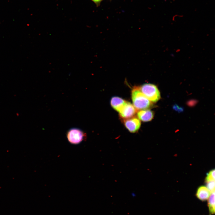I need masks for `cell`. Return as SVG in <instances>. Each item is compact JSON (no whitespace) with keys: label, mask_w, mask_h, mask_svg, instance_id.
<instances>
[{"label":"cell","mask_w":215,"mask_h":215,"mask_svg":"<svg viewBox=\"0 0 215 215\" xmlns=\"http://www.w3.org/2000/svg\"><path fill=\"white\" fill-rule=\"evenodd\" d=\"M139 87L141 92L150 102H156L160 99V93L155 85L147 83Z\"/></svg>","instance_id":"obj_2"},{"label":"cell","mask_w":215,"mask_h":215,"mask_svg":"<svg viewBox=\"0 0 215 215\" xmlns=\"http://www.w3.org/2000/svg\"><path fill=\"white\" fill-rule=\"evenodd\" d=\"M126 102L120 97L114 96L111 99L110 104L112 107L115 110L119 112Z\"/></svg>","instance_id":"obj_8"},{"label":"cell","mask_w":215,"mask_h":215,"mask_svg":"<svg viewBox=\"0 0 215 215\" xmlns=\"http://www.w3.org/2000/svg\"><path fill=\"white\" fill-rule=\"evenodd\" d=\"M137 111V110L133 105L126 101L119 113L120 116L125 119L134 117Z\"/></svg>","instance_id":"obj_4"},{"label":"cell","mask_w":215,"mask_h":215,"mask_svg":"<svg viewBox=\"0 0 215 215\" xmlns=\"http://www.w3.org/2000/svg\"><path fill=\"white\" fill-rule=\"evenodd\" d=\"M208 199V205L209 212L211 215L215 213V191L211 193Z\"/></svg>","instance_id":"obj_9"},{"label":"cell","mask_w":215,"mask_h":215,"mask_svg":"<svg viewBox=\"0 0 215 215\" xmlns=\"http://www.w3.org/2000/svg\"><path fill=\"white\" fill-rule=\"evenodd\" d=\"M137 116L139 119L144 122L151 121L153 118V112L149 110H140L137 113Z\"/></svg>","instance_id":"obj_7"},{"label":"cell","mask_w":215,"mask_h":215,"mask_svg":"<svg viewBox=\"0 0 215 215\" xmlns=\"http://www.w3.org/2000/svg\"><path fill=\"white\" fill-rule=\"evenodd\" d=\"M131 98L133 106L137 110L148 109L152 106L151 102L142 94L139 87L133 88Z\"/></svg>","instance_id":"obj_1"},{"label":"cell","mask_w":215,"mask_h":215,"mask_svg":"<svg viewBox=\"0 0 215 215\" xmlns=\"http://www.w3.org/2000/svg\"><path fill=\"white\" fill-rule=\"evenodd\" d=\"M67 137L69 142L73 145L80 143L86 138V134L82 130L77 128L70 129L67 132Z\"/></svg>","instance_id":"obj_3"},{"label":"cell","mask_w":215,"mask_h":215,"mask_svg":"<svg viewBox=\"0 0 215 215\" xmlns=\"http://www.w3.org/2000/svg\"><path fill=\"white\" fill-rule=\"evenodd\" d=\"M211 193L206 187L202 186L199 187L197 189L196 193V196L199 199L204 201L208 199Z\"/></svg>","instance_id":"obj_6"},{"label":"cell","mask_w":215,"mask_h":215,"mask_svg":"<svg viewBox=\"0 0 215 215\" xmlns=\"http://www.w3.org/2000/svg\"><path fill=\"white\" fill-rule=\"evenodd\" d=\"M123 121L125 127L131 133L136 132L140 127V121L137 118L133 117L124 119Z\"/></svg>","instance_id":"obj_5"},{"label":"cell","mask_w":215,"mask_h":215,"mask_svg":"<svg viewBox=\"0 0 215 215\" xmlns=\"http://www.w3.org/2000/svg\"><path fill=\"white\" fill-rule=\"evenodd\" d=\"M94 2L98 3L100 1L102 0H92Z\"/></svg>","instance_id":"obj_12"},{"label":"cell","mask_w":215,"mask_h":215,"mask_svg":"<svg viewBox=\"0 0 215 215\" xmlns=\"http://www.w3.org/2000/svg\"><path fill=\"white\" fill-rule=\"evenodd\" d=\"M215 170L213 169L211 171L208 173L205 178V181L207 182L211 181H215Z\"/></svg>","instance_id":"obj_10"},{"label":"cell","mask_w":215,"mask_h":215,"mask_svg":"<svg viewBox=\"0 0 215 215\" xmlns=\"http://www.w3.org/2000/svg\"><path fill=\"white\" fill-rule=\"evenodd\" d=\"M207 188L211 192L215 191V182L211 181L206 182Z\"/></svg>","instance_id":"obj_11"}]
</instances>
